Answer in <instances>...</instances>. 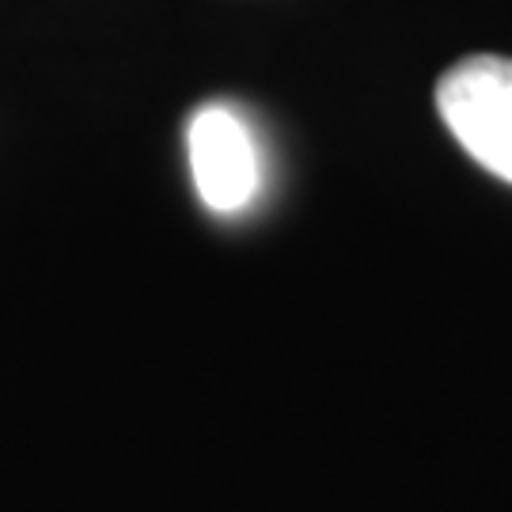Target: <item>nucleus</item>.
I'll list each match as a JSON object with an SVG mask.
<instances>
[{"instance_id":"obj_1","label":"nucleus","mask_w":512,"mask_h":512,"mask_svg":"<svg viewBox=\"0 0 512 512\" xmlns=\"http://www.w3.org/2000/svg\"><path fill=\"white\" fill-rule=\"evenodd\" d=\"M437 110L459 148L512 186V57L456 61L437 80Z\"/></svg>"},{"instance_id":"obj_2","label":"nucleus","mask_w":512,"mask_h":512,"mask_svg":"<svg viewBox=\"0 0 512 512\" xmlns=\"http://www.w3.org/2000/svg\"><path fill=\"white\" fill-rule=\"evenodd\" d=\"M194 186L213 213H239L258 190V152L251 129L232 107L213 103L190 118L186 129Z\"/></svg>"}]
</instances>
